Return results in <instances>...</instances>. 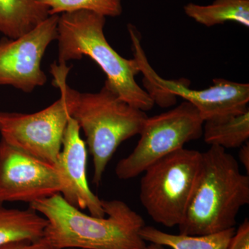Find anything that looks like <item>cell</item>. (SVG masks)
<instances>
[{
  "label": "cell",
  "mask_w": 249,
  "mask_h": 249,
  "mask_svg": "<svg viewBox=\"0 0 249 249\" xmlns=\"http://www.w3.org/2000/svg\"><path fill=\"white\" fill-rule=\"evenodd\" d=\"M106 217L84 213L60 194L41 199L30 208L47 220L43 238L54 249H142L145 222L124 201L104 200Z\"/></svg>",
  "instance_id": "cell-1"
},
{
  "label": "cell",
  "mask_w": 249,
  "mask_h": 249,
  "mask_svg": "<svg viewBox=\"0 0 249 249\" xmlns=\"http://www.w3.org/2000/svg\"><path fill=\"white\" fill-rule=\"evenodd\" d=\"M70 71L67 65L51 66L54 85L66 95L71 117L86 137L93 159V183L98 186L118 147L140 134L147 116L145 111L124 102L106 85L96 93L72 89L67 83Z\"/></svg>",
  "instance_id": "cell-2"
},
{
  "label": "cell",
  "mask_w": 249,
  "mask_h": 249,
  "mask_svg": "<svg viewBox=\"0 0 249 249\" xmlns=\"http://www.w3.org/2000/svg\"><path fill=\"white\" fill-rule=\"evenodd\" d=\"M249 204V177L226 149L211 145L201 152L200 173L179 233L205 235L235 228L240 209Z\"/></svg>",
  "instance_id": "cell-3"
},
{
  "label": "cell",
  "mask_w": 249,
  "mask_h": 249,
  "mask_svg": "<svg viewBox=\"0 0 249 249\" xmlns=\"http://www.w3.org/2000/svg\"><path fill=\"white\" fill-rule=\"evenodd\" d=\"M104 16L88 11L59 15L58 65L88 56L106 74L105 85L121 99L143 111H150L155 101L135 80L140 72L135 59L128 60L117 53L104 34Z\"/></svg>",
  "instance_id": "cell-4"
},
{
  "label": "cell",
  "mask_w": 249,
  "mask_h": 249,
  "mask_svg": "<svg viewBox=\"0 0 249 249\" xmlns=\"http://www.w3.org/2000/svg\"><path fill=\"white\" fill-rule=\"evenodd\" d=\"M201 164V152L185 147L150 165L140 182V201L152 219L172 228L184 219Z\"/></svg>",
  "instance_id": "cell-5"
},
{
  "label": "cell",
  "mask_w": 249,
  "mask_h": 249,
  "mask_svg": "<svg viewBox=\"0 0 249 249\" xmlns=\"http://www.w3.org/2000/svg\"><path fill=\"white\" fill-rule=\"evenodd\" d=\"M132 40L134 58L140 72L152 87L150 96L161 107H168L176 96L191 103L199 111L204 121L241 114L248 110L249 85L215 78L213 85L207 89L196 90L189 88L184 80H167L156 73L147 61L141 45L139 32L129 31Z\"/></svg>",
  "instance_id": "cell-6"
},
{
  "label": "cell",
  "mask_w": 249,
  "mask_h": 249,
  "mask_svg": "<svg viewBox=\"0 0 249 249\" xmlns=\"http://www.w3.org/2000/svg\"><path fill=\"white\" fill-rule=\"evenodd\" d=\"M204 123L198 109L187 101L171 110L147 117L137 146L116 165V176L123 180L137 178L157 160L200 138Z\"/></svg>",
  "instance_id": "cell-7"
},
{
  "label": "cell",
  "mask_w": 249,
  "mask_h": 249,
  "mask_svg": "<svg viewBox=\"0 0 249 249\" xmlns=\"http://www.w3.org/2000/svg\"><path fill=\"white\" fill-rule=\"evenodd\" d=\"M60 91L58 100L37 112H0L1 139L28 155L55 165L71 116L66 95Z\"/></svg>",
  "instance_id": "cell-8"
},
{
  "label": "cell",
  "mask_w": 249,
  "mask_h": 249,
  "mask_svg": "<svg viewBox=\"0 0 249 249\" xmlns=\"http://www.w3.org/2000/svg\"><path fill=\"white\" fill-rule=\"evenodd\" d=\"M59 15H51L35 29L18 38L0 41V85L25 93L47 83L41 62L58 37Z\"/></svg>",
  "instance_id": "cell-9"
},
{
  "label": "cell",
  "mask_w": 249,
  "mask_h": 249,
  "mask_svg": "<svg viewBox=\"0 0 249 249\" xmlns=\"http://www.w3.org/2000/svg\"><path fill=\"white\" fill-rule=\"evenodd\" d=\"M55 165L0 141V203L32 204L62 191Z\"/></svg>",
  "instance_id": "cell-10"
},
{
  "label": "cell",
  "mask_w": 249,
  "mask_h": 249,
  "mask_svg": "<svg viewBox=\"0 0 249 249\" xmlns=\"http://www.w3.org/2000/svg\"><path fill=\"white\" fill-rule=\"evenodd\" d=\"M88 151L80 128L70 116L62 139L61 151L55 166L62 183L60 195L81 211L88 210L96 217H106L102 199L90 189L87 176Z\"/></svg>",
  "instance_id": "cell-11"
},
{
  "label": "cell",
  "mask_w": 249,
  "mask_h": 249,
  "mask_svg": "<svg viewBox=\"0 0 249 249\" xmlns=\"http://www.w3.org/2000/svg\"><path fill=\"white\" fill-rule=\"evenodd\" d=\"M49 16L42 0H0V33L8 38H18Z\"/></svg>",
  "instance_id": "cell-12"
},
{
  "label": "cell",
  "mask_w": 249,
  "mask_h": 249,
  "mask_svg": "<svg viewBox=\"0 0 249 249\" xmlns=\"http://www.w3.org/2000/svg\"><path fill=\"white\" fill-rule=\"evenodd\" d=\"M47 224L45 218L30 207L8 209L0 203V246L42 238Z\"/></svg>",
  "instance_id": "cell-13"
},
{
  "label": "cell",
  "mask_w": 249,
  "mask_h": 249,
  "mask_svg": "<svg viewBox=\"0 0 249 249\" xmlns=\"http://www.w3.org/2000/svg\"><path fill=\"white\" fill-rule=\"evenodd\" d=\"M235 232V228L217 233L205 235H188L163 232L150 226L141 230L142 240L172 249H228Z\"/></svg>",
  "instance_id": "cell-14"
},
{
  "label": "cell",
  "mask_w": 249,
  "mask_h": 249,
  "mask_svg": "<svg viewBox=\"0 0 249 249\" xmlns=\"http://www.w3.org/2000/svg\"><path fill=\"white\" fill-rule=\"evenodd\" d=\"M183 9L187 16L206 27L227 22L249 27V0H214L206 6L189 3Z\"/></svg>",
  "instance_id": "cell-15"
},
{
  "label": "cell",
  "mask_w": 249,
  "mask_h": 249,
  "mask_svg": "<svg viewBox=\"0 0 249 249\" xmlns=\"http://www.w3.org/2000/svg\"><path fill=\"white\" fill-rule=\"evenodd\" d=\"M204 142L222 148L240 147L249 139V111L205 121L203 126Z\"/></svg>",
  "instance_id": "cell-16"
},
{
  "label": "cell",
  "mask_w": 249,
  "mask_h": 249,
  "mask_svg": "<svg viewBox=\"0 0 249 249\" xmlns=\"http://www.w3.org/2000/svg\"><path fill=\"white\" fill-rule=\"evenodd\" d=\"M49 15L88 11L104 17L115 18L123 12L121 0H42Z\"/></svg>",
  "instance_id": "cell-17"
},
{
  "label": "cell",
  "mask_w": 249,
  "mask_h": 249,
  "mask_svg": "<svg viewBox=\"0 0 249 249\" xmlns=\"http://www.w3.org/2000/svg\"><path fill=\"white\" fill-rule=\"evenodd\" d=\"M228 249H249V220L246 218L245 221L235 230L229 243Z\"/></svg>",
  "instance_id": "cell-18"
},
{
  "label": "cell",
  "mask_w": 249,
  "mask_h": 249,
  "mask_svg": "<svg viewBox=\"0 0 249 249\" xmlns=\"http://www.w3.org/2000/svg\"><path fill=\"white\" fill-rule=\"evenodd\" d=\"M0 249H54L42 237L37 240L19 241L0 246Z\"/></svg>",
  "instance_id": "cell-19"
},
{
  "label": "cell",
  "mask_w": 249,
  "mask_h": 249,
  "mask_svg": "<svg viewBox=\"0 0 249 249\" xmlns=\"http://www.w3.org/2000/svg\"><path fill=\"white\" fill-rule=\"evenodd\" d=\"M239 160L240 161L245 167L247 174L249 173V142H245V144L240 147V151H239Z\"/></svg>",
  "instance_id": "cell-20"
},
{
  "label": "cell",
  "mask_w": 249,
  "mask_h": 249,
  "mask_svg": "<svg viewBox=\"0 0 249 249\" xmlns=\"http://www.w3.org/2000/svg\"><path fill=\"white\" fill-rule=\"evenodd\" d=\"M142 249H165V248L163 246L157 245V244L150 243V245H146Z\"/></svg>",
  "instance_id": "cell-21"
},
{
  "label": "cell",
  "mask_w": 249,
  "mask_h": 249,
  "mask_svg": "<svg viewBox=\"0 0 249 249\" xmlns=\"http://www.w3.org/2000/svg\"></svg>",
  "instance_id": "cell-22"
}]
</instances>
